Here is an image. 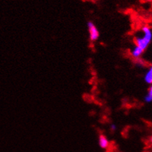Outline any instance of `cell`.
<instances>
[{
	"label": "cell",
	"instance_id": "6da1fadb",
	"mask_svg": "<svg viewBox=\"0 0 152 152\" xmlns=\"http://www.w3.org/2000/svg\"><path fill=\"white\" fill-rule=\"evenodd\" d=\"M152 41V29L149 26L145 25L141 27L140 34L134 38L135 46L145 51Z\"/></svg>",
	"mask_w": 152,
	"mask_h": 152
},
{
	"label": "cell",
	"instance_id": "7a4b0ae2",
	"mask_svg": "<svg viewBox=\"0 0 152 152\" xmlns=\"http://www.w3.org/2000/svg\"><path fill=\"white\" fill-rule=\"evenodd\" d=\"M87 27L88 29V34H89V38L91 41L95 42L98 41L99 38V31L96 26L95 25L93 21H89L87 24Z\"/></svg>",
	"mask_w": 152,
	"mask_h": 152
},
{
	"label": "cell",
	"instance_id": "3957f363",
	"mask_svg": "<svg viewBox=\"0 0 152 152\" xmlns=\"http://www.w3.org/2000/svg\"><path fill=\"white\" fill-rule=\"evenodd\" d=\"M143 52L144 51L142 49H140L138 46L134 45V47L132 49L130 54H131V56L132 58H134V60H137V59L141 58V56L142 55Z\"/></svg>",
	"mask_w": 152,
	"mask_h": 152
},
{
	"label": "cell",
	"instance_id": "277c9868",
	"mask_svg": "<svg viewBox=\"0 0 152 152\" xmlns=\"http://www.w3.org/2000/svg\"><path fill=\"white\" fill-rule=\"evenodd\" d=\"M99 145L103 149H107V148H109L110 142L107 137L104 134H101L99 137Z\"/></svg>",
	"mask_w": 152,
	"mask_h": 152
},
{
	"label": "cell",
	"instance_id": "5b68a950",
	"mask_svg": "<svg viewBox=\"0 0 152 152\" xmlns=\"http://www.w3.org/2000/svg\"><path fill=\"white\" fill-rule=\"evenodd\" d=\"M144 80L148 85H152V65L148 68L144 76Z\"/></svg>",
	"mask_w": 152,
	"mask_h": 152
},
{
	"label": "cell",
	"instance_id": "8992f818",
	"mask_svg": "<svg viewBox=\"0 0 152 152\" xmlns=\"http://www.w3.org/2000/svg\"><path fill=\"white\" fill-rule=\"evenodd\" d=\"M144 101L146 103H151V102H152V85H150V87L148 88L147 94H145V97H144Z\"/></svg>",
	"mask_w": 152,
	"mask_h": 152
},
{
	"label": "cell",
	"instance_id": "52a82bcc",
	"mask_svg": "<svg viewBox=\"0 0 152 152\" xmlns=\"http://www.w3.org/2000/svg\"><path fill=\"white\" fill-rule=\"evenodd\" d=\"M110 129H111L113 132L115 131V130L117 129V126L115 124H113L110 125Z\"/></svg>",
	"mask_w": 152,
	"mask_h": 152
},
{
	"label": "cell",
	"instance_id": "ba28073f",
	"mask_svg": "<svg viewBox=\"0 0 152 152\" xmlns=\"http://www.w3.org/2000/svg\"><path fill=\"white\" fill-rule=\"evenodd\" d=\"M149 142H150V143L152 144V135L149 137Z\"/></svg>",
	"mask_w": 152,
	"mask_h": 152
},
{
	"label": "cell",
	"instance_id": "9c48e42d",
	"mask_svg": "<svg viewBox=\"0 0 152 152\" xmlns=\"http://www.w3.org/2000/svg\"><path fill=\"white\" fill-rule=\"evenodd\" d=\"M145 2H152V0H143Z\"/></svg>",
	"mask_w": 152,
	"mask_h": 152
}]
</instances>
